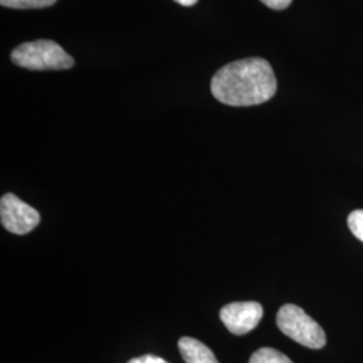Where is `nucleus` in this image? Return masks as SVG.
<instances>
[{"instance_id":"obj_1","label":"nucleus","mask_w":363,"mask_h":363,"mask_svg":"<svg viewBox=\"0 0 363 363\" xmlns=\"http://www.w3.org/2000/svg\"><path fill=\"white\" fill-rule=\"evenodd\" d=\"M277 91L271 64L264 58H245L220 67L211 79V93L230 106L267 103Z\"/></svg>"},{"instance_id":"obj_2","label":"nucleus","mask_w":363,"mask_h":363,"mask_svg":"<svg viewBox=\"0 0 363 363\" xmlns=\"http://www.w3.org/2000/svg\"><path fill=\"white\" fill-rule=\"evenodd\" d=\"M11 61L15 65L30 70H66L74 66V60L50 39L19 45L11 52Z\"/></svg>"},{"instance_id":"obj_3","label":"nucleus","mask_w":363,"mask_h":363,"mask_svg":"<svg viewBox=\"0 0 363 363\" xmlns=\"http://www.w3.org/2000/svg\"><path fill=\"white\" fill-rule=\"evenodd\" d=\"M280 331L308 349H323L325 334L323 328L308 313L295 304H286L276 318Z\"/></svg>"},{"instance_id":"obj_4","label":"nucleus","mask_w":363,"mask_h":363,"mask_svg":"<svg viewBox=\"0 0 363 363\" xmlns=\"http://www.w3.org/2000/svg\"><path fill=\"white\" fill-rule=\"evenodd\" d=\"M0 220L6 230L23 235L38 226L40 216L16 195L4 194L0 199Z\"/></svg>"},{"instance_id":"obj_5","label":"nucleus","mask_w":363,"mask_h":363,"mask_svg":"<svg viewBox=\"0 0 363 363\" xmlns=\"http://www.w3.org/2000/svg\"><path fill=\"white\" fill-rule=\"evenodd\" d=\"M262 315V306L257 301H235L226 304L220 312L222 323L234 335H245L255 330Z\"/></svg>"},{"instance_id":"obj_6","label":"nucleus","mask_w":363,"mask_h":363,"mask_svg":"<svg viewBox=\"0 0 363 363\" xmlns=\"http://www.w3.org/2000/svg\"><path fill=\"white\" fill-rule=\"evenodd\" d=\"M178 347L186 363H220L214 352L194 337H182Z\"/></svg>"},{"instance_id":"obj_7","label":"nucleus","mask_w":363,"mask_h":363,"mask_svg":"<svg viewBox=\"0 0 363 363\" xmlns=\"http://www.w3.org/2000/svg\"><path fill=\"white\" fill-rule=\"evenodd\" d=\"M249 363H294L286 355L271 347H262L256 351Z\"/></svg>"},{"instance_id":"obj_8","label":"nucleus","mask_w":363,"mask_h":363,"mask_svg":"<svg viewBox=\"0 0 363 363\" xmlns=\"http://www.w3.org/2000/svg\"><path fill=\"white\" fill-rule=\"evenodd\" d=\"M57 0H0V4L7 9L30 10V9H45L50 7Z\"/></svg>"},{"instance_id":"obj_9","label":"nucleus","mask_w":363,"mask_h":363,"mask_svg":"<svg viewBox=\"0 0 363 363\" xmlns=\"http://www.w3.org/2000/svg\"><path fill=\"white\" fill-rule=\"evenodd\" d=\"M347 223L351 233L363 242V210H354L349 216Z\"/></svg>"},{"instance_id":"obj_10","label":"nucleus","mask_w":363,"mask_h":363,"mask_svg":"<svg viewBox=\"0 0 363 363\" xmlns=\"http://www.w3.org/2000/svg\"><path fill=\"white\" fill-rule=\"evenodd\" d=\"M259 1H262L267 7L276 10V11L286 10V7L292 3V0H259Z\"/></svg>"},{"instance_id":"obj_11","label":"nucleus","mask_w":363,"mask_h":363,"mask_svg":"<svg viewBox=\"0 0 363 363\" xmlns=\"http://www.w3.org/2000/svg\"><path fill=\"white\" fill-rule=\"evenodd\" d=\"M128 363H169L164 361L163 358H159L156 355H143L139 358H133Z\"/></svg>"},{"instance_id":"obj_12","label":"nucleus","mask_w":363,"mask_h":363,"mask_svg":"<svg viewBox=\"0 0 363 363\" xmlns=\"http://www.w3.org/2000/svg\"><path fill=\"white\" fill-rule=\"evenodd\" d=\"M175 1L179 3L181 6H184V7H191V6H194L198 0H175Z\"/></svg>"}]
</instances>
